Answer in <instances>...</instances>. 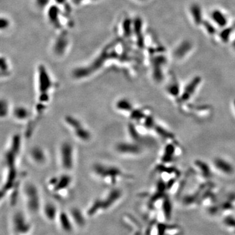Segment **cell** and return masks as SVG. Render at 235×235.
I'll list each match as a JSON object with an SVG mask.
<instances>
[{
    "label": "cell",
    "mask_w": 235,
    "mask_h": 235,
    "mask_svg": "<svg viewBox=\"0 0 235 235\" xmlns=\"http://www.w3.org/2000/svg\"><path fill=\"white\" fill-rule=\"evenodd\" d=\"M22 193L27 209L32 213L38 212L41 209V198L37 186L32 182H27L23 186Z\"/></svg>",
    "instance_id": "6"
},
{
    "label": "cell",
    "mask_w": 235,
    "mask_h": 235,
    "mask_svg": "<svg viewBox=\"0 0 235 235\" xmlns=\"http://www.w3.org/2000/svg\"><path fill=\"white\" fill-rule=\"evenodd\" d=\"M70 216L73 223L79 227H83L86 223V219L84 214L78 209H73L70 212Z\"/></svg>",
    "instance_id": "16"
},
{
    "label": "cell",
    "mask_w": 235,
    "mask_h": 235,
    "mask_svg": "<svg viewBox=\"0 0 235 235\" xmlns=\"http://www.w3.org/2000/svg\"><path fill=\"white\" fill-rule=\"evenodd\" d=\"M234 108H235V100L234 101Z\"/></svg>",
    "instance_id": "25"
},
{
    "label": "cell",
    "mask_w": 235,
    "mask_h": 235,
    "mask_svg": "<svg viewBox=\"0 0 235 235\" xmlns=\"http://www.w3.org/2000/svg\"><path fill=\"white\" fill-rule=\"evenodd\" d=\"M115 151L122 156H130L138 154L140 152L141 149L135 143L120 142L116 144Z\"/></svg>",
    "instance_id": "12"
},
{
    "label": "cell",
    "mask_w": 235,
    "mask_h": 235,
    "mask_svg": "<svg viewBox=\"0 0 235 235\" xmlns=\"http://www.w3.org/2000/svg\"><path fill=\"white\" fill-rule=\"evenodd\" d=\"M12 224L14 232L17 234L27 235L31 229L30 223L26 218L24 213L20 211H18L14 213Z\"/></svg>",
    "instance_id": "8"
},
{
    "label": "cell",
    "mask_w": 235,
    "mask_h": 235,
    "mask_svg": "<svg viewBox=\"0 0 235 235\" xmlns=\"http://www.w3.org/2000/svg\"><path fill=\"white\" fill-rule=\"evenodd\" d=\"M234 48H235V42L234 43Z\"/></svg>",
    "instance_id": "27"
},
{
    "label": "cell",
    "mask_w": 235,
    "mask_h": 235,
    "mask_svg": "<svg viewBox=\"0 0 235 235\" xmlns=\"http://www.w3.org/2000/svg\"><path fill=\"white\" fill-rule=\"evenodd\" d=\"M231 31L230 30H225L224 31H223V32L222 33V35H221V37H222V39L223 40V41H227L228 39H229V37L231 36Z\"/></svg>",
    "instance_id": "23"
},
{
    "label": "cell",
    "mask_w": 235,
    "mask_h": 235,
    "mask_svg": "<svg viewBox=\"0 0 235 235\" xmlns=\"http://www.w3.org/2000/svg\"><path fill=\"white\" fill-rule=\"evenodd\" d=\"M11 113V108L9 106V103L3 99L1 101V117L2 118H4L7 116L9 113Z\"/></svg>",
    "instance_id": "21"
},
{
    "label": "cell",
    "mask_w": 235,
    "mask_h": 235,
    "mask_svg": "<svg viewBox=\"0 0 235 235\" xmlns=\"http://www.w3.org/2000/svg\"><path fill=\"white\" fill-rule=\"evenodd\" d=\"M115 108L117 111L122 114H129L134 109L131 102L126 98H121L115 103Z\"/></svg>",
    "instance_id": "14"
},
{
    "label": "cell",
    "mask_w": 235,
    "mask_h": 235,
    "mask_svg": "<svg viewBox=\"0 0 235 235\" xmlns=\"http://www.w3.org/2000/svg\"><path fill=\"white\" fill-rule=\"evenodd\" d=\"M58 223L61 229L67 233H70L73 231L74 223L69 213L65 212H61L58 216Z\"/></svg>",
    "instance_id": "13"
},
{
    "label": "cell",
    "mask_w": 235,
    "mask_h": 235,
    "mask_svg": "<svg viewBox=\"0 0 235 235\" xmlns=\"http://www.w3.org/2000/svg\"><path fill=\"white\" fill-rule=\"evenodd\" d=\"M206 29L207 31H208L210 34H213V33H214L216 32L215 27H213V26L211 25L209 23L206 24Z\"/></svg>",
    "instance_id": "24"
},
{
    "label": "cell",
    "mask_w": 235,
    "mask_h": 235,
    "mask_svg": "<svg viewBox=\"0 0 235 235\" xmlns=\"http://www.w3.org/2000/svg\"><path fill=\"white\" fill-rule=\"evenodd\" d=\"M22 149V137L13 135L3 154L4 180L2 185V199L11 191H17L18 179V161Z\"/></svg>",
    "instance_id": "1"
},
{
    "label": "cell",
    "mask_w": 235,
    "mask_h": 235,
    "mask_svg": "<svg viewBox=\"0 0 235 235\" xmlns=\"http://www.w3.org/2000/svg\"><path fill=\"white\" fill-rule=\"evenodd\" d=\"M59 162L62 170L65 172H70L75 165V150L70 142L64 141L59 148Z\"/></svg>",
    "instance_id": "5"
},
{
    "label": "cell",
    "mask_w": 235,
    "mask_h": 235,
    "mask_svg": "<svg viewBox=\"0 0 235 235\" xmlns=\"http://www.w3.org/2000/svg\"><path fill=\"white\" fill-rule=\"evenodd\" d=\"M211 17L213 21L220 27H224L227 24V19L225 15L220 11H213Z\"/></svg>",
    "instance_id": "17"
},
{
    "label": "cell",
    "mask_w": 235,
    "mask_h": 235,
    "mask_svg": "<svg viewBox=\"0 0 235 235\" xmlns=\"http://www.w3.org/2000/svg\"><path fill=\"white\" fill-rule=\"evenodd\" d=\"M55 88L54 82L48 71L43 67H40L37 74L36 84V102L30 122V127L27 135L32 133L36 128L37 121L43 116L47 110L52 99L53 90Z\"/></svg>",
    "instance_id": "2"
},
{
    "label": "cell",
    "mask_w": 235,
    "mask_h": 235,
    "mask_svg": "<svg viewBox=\"0 0 235 235\" xmlns=\"http://www.w3.org/2000/svg\"><path fill=\"white\" fill-rule=\"evenodd\" d=\"M199 82V79H194V80H193L190 83L189 86H187V88H185L186 89L185 90V92H184V99H188V98H189V97L191 95L190 92H191L193 91V92L195 91V88L197 86V84Z\"/></svg>",
    "instance_id": "22"
},
{
    "label": "cell",
    "mask_w": 235,
    "mask_h": 235,
    "mask_svg": "<svg viewBox=\"0 0 235 235\" xmlns=\"http://www.w3.org/2000/svg\"><path fill=\"white\" fill-rule=\"evenodd\" d=\"M92 172L95 177L108 185H114L126 175L124 172L116 165L103 163H95L92 167Z\"/></svg>",
    "instance_id": "3"
},
{
    "label": "cell",
    "mask_w": 235,
    "mask_h": 235,
    "mask_svg": "<svg viewBox=\"0 0 235 235\" xmlns=\"http://www.w3.org/2000/svg\"><path fill=\"white\" fill-rule=\"evenodd\" d=\"M214 163L218 169L223 172H225L226 173H231L233 170L231 165L222 159H216Z\"/></svg>",
    "instance_id": "18"
},
{
    "label": "cell",
    "mask_w": 235,
    "mask_h": 235,
    "mask_svg": "<svg viewBox=\"0 0 235 235\" xmlns=\"http://www.w3.org/2000/svg\"><path fill=\"white\" fill-rule=\"evenodd\" d=\"M73 182V178L70 172L64 173L57 176L52 177L48 182V187L54 194L60 195L61 191L68 190Z\"/></svg>",
    "instance_id": "7"
},
{
    "label": "cell",
    "mask_w": 235,
    "mask_h": 235,
    "mask_svg": "<svg viewBox=\"0 0 235 235\" xmlns=\"http://www.w3.org/2000/svg\"><path fill=\"white\" fill-rule=\"evenodd\" d=\"M64 121L65 125L71 131L75 139L82 143L88 142L91 141L92 138L91 131L78 117L69 114L64 117Z\"/></svg>",
    "instance_id": "4"
},
{
    "label": "cell",
    "mask_w": 235,
    "mask_h": 235,
    "mask_svg": "<svg viewBox=\"0 0 235 235\" xmlns=\"http://www.w3.org/2000/svg\"><path fill=\"white\" fill-rule=\"evenodd\" d=\"M43 213L45 218L50 222H54L58 219L59 214L56 206L52 203H47L45 204L43 206Z\"/></svg>",
    "instance_id": "15"
},
{
    "label": "cell",
    "mask_w": 235,
    "mask_h": 235,
    "mask_svg": "<svg viewBox=\"0 0 235 235\" xmlns=\"http://www.w3.org/2000/svg\"><path fill=\"white\" fill-rule=\"evenodd\" d=\"M122 192L120 189L117 188H113L110 189L106 196L101 199L103 206V210H105L114 205L122 197Z\"/></svg>",
    "instance_id": "11"
},
{
    "label": "cell",
    "mask_w": 235,
    "mask_h": 235,
    "mask_svg": "<svg viewBox=\"0 0 235 235\" xmlns=\"http://www.w3.org/2000/svg\"><path fill=\"white\" fill-rule=\"evenodd\" d=\"M11 114L16 121L22 123L31 120L33 116L31 110L23 105H18L12 108Z\"/></svg>",
    "instance_id": "9"
},
{
    "label": "cell",
    "mask_w": 235,
    "mask_h": 235,
    "mask_svg": "<svg viewBox=\"0 0 235 235\" xmlns=\"http://www.w3.org/2000/svg\"><path fill=\"white\" fill-rule=\"evenodd\" d=\"M191 47V45L188 42H184L182 44L179 46V47L177 48L176 50L175 51V54L176 55L177 57H180L187 53L186 52L189 51Z\"/></svg>",
    "instance_id": "20"
},
{
    "label": "cell",
    "mask_w": 235,
    "mask_h": 235,
    "mask_svg": "<svg viewBox=\"0 0 235 235\" xmlns=\"http://www.w3.org/2000/svg\"><path fill=\"white\" fill-rule=\"evenodd\" d=\"M15 235H24V234H15Z\"/></svg>",
    "instance_id": "26"
},
{
    "label": "cell",
    "mask_w": 235,
    "mask_h": 235,
    "mask_svg": "<svg viewBox=\"0 0 235 235\" xmlns=\"http://www.w3.org/2000/svg\"><path fill=\"white\" fill-rule=\"evenodd\" d=\"M29 157L33 163L38 166H43L48 161L46 151L42 147L36 146L30 149Z\"/></svg>",
    "instance_id": "10"
},
{
    "label": "cell",
    "mask_w": 235,
    "mask_h": 235,
    "mask_svg": "<svg viewBox=\"0 0 235 235\" xmlns=\"http://www.w3.org/2000/svg\"><path fill=\"white\" fill-rule=\"evenodd\" d=\"M234 26H235V24H234Z\"/></svg>",
    "instance_id": "28"
},
{
    "label": "cell",
    "mask_w": 235,
    "mask_h": 235,
    "mask_svg": "<svg viewBox=\"0 0 235 235\" xmlns=\"http://www.w3.org/2000/svg\"><path fill=\"white\" fill-rule=\"evenodd\" d=\"M191 15L197 24H199L203 22L201 9L197 5H193L191 8Z\"/></svg>",
    "instance_id": "19"
}]
</instances>
